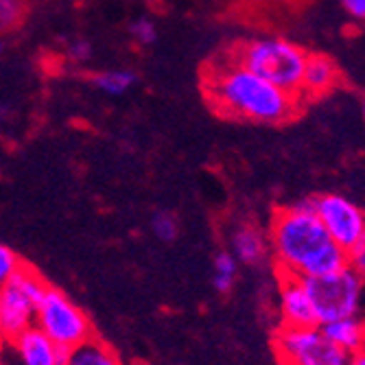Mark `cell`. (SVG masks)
<instances>
[{
  "mask_svg": "<svg viewBox=\"0 0 365 365\" xmlns=\"http://www.w3.org/2000/svg\"><path fill=\"white\" fill-rule=\"evenodd\" d=\"M319 328L330 341L337 348L346 350L348 354H354L365 348V319L361 315L341 317L335 322H328Z\"/></svg>",
  "mask_w": 365,
  "mask_h": 365,
  "instance_id": "4fadbf2b",
  "label": "cell"
},
{
  "mask_svg": "<svg viewBox=\"0 0 365 365\" xmlns=\"http://www.w3.org/2000/svg\"><path fill=\"white\" fill-rule=\"evenodd\" d=\"M151 230H153L155 239H160L164 243H173L180 235V221L169 210H155L151 217Z\"/></svg>",
  "mask_w": 365,
  "mask_h": 365,
  "instance_id": "ac0fdd59",
  "label": "cell"
},
{
  "mask_svg": "<svg viewBox=\"0 0 365 365\" xmlns=\"http://www.w3.org/2000/svg\"><path fill=\"white\" fill-rule=\"evenodd\" d=\"M5 48H7V44H5V40H3V38H0V55L5 53Z\"/></svg>",
  "mask_w": 365,
  "mask_h": 365,
  "instance_id": "4316f807",
  "label": "cell"
},
{
  "mask_svg": "<svg viewBox=\"0 0 365 365\" xmlns=\"http://www.w3.org/2000/svg\"><path fill=\"white\" fill-rule=\"evenodd\" d=\"M350 365H365V348L352 354V363Z\"/></svg>",
  "mask_w": 365,
  "mask_h": 365,
  "instance_id": "cb8c5ba5",
  "label": "cell"
},
{
  "mask_svg": "<svg viewBox=\"0 0 365 365\" xmlns=\"http://www.w3.org/2000/svg\"><path fill=\"white\" fill-rule=\"evenodd\" d=\"M280 365H350L352 354L337 348L319 326H282L274 339Z\"/></svg>",
  "mask_w": 365,
  "mask_h": 365,
  "instance_id": "52a82bcc",
  "label": "cell"
},
{
  "mask_svg": "<svg viewBox=\"0 0 365 365\" xmlns=\"http://www.w3.org/2000/svg\"><path fill=\"white\" fill-rule=\"evenodd\" d=\"M230 252L239 262L247 264V267H258L269 254V241L256 225L243 223L232 232Z\"/></svg>",
  "mask_w": 365,
  "mask_h": 365,
  "instance_id": "7c38bea8",
  "label": "cell"
},
{
  "mask_svg": "<svg viewBox=\"0 0 365 365\" xmlns=\"http://www.w3.org/2000/svg\"><path fill=\"white\" fill-rule=\"evenodd\" d=\"M313 208L328 237L341 250L350 252L365 237V210L337 192H324L313 197Z\"/></svg>",
  "mask_w": 365,
  "mask_h": 365,
  "instance_id": "ba28073f",
  "label": "cell"
},
{
  "mask_svg": "<svg viewBox=\"0 0 365 365\" xmlns=\"http://www.w3.org/2000/svg\"><path fill=\"white\" fill-rule=\"evenodd\" d=\"M341 81V71L324 53H311L307 55L302 83H300V98L302 101H313V98H322L333 92Z\"/></svg>",
  "mask_w": 365,
  "mask_h": 365,
  "instance_id": "30bf717a",
  "label": "cell"
},
{
  "mask_svg": "<svg viewBox=\"0 0 365 365\" xmlns=\"http://www.w3.org/2000/svg\"><path fill=\"white\" fill-rule=\"evenodd\" d=\"M267 241L280 276L315 278L335 274L350 264L348 252L328 237L317 219L313 197L278 208L269 223Z\"/></svg>",
  "mask_w": 365,
  "mask_h": 365,
  "instance_id": "6da1fadb",
  "label": "cell"
},
{
  "mask_svg": "<svg viewBox=\"0 0 365 365\" xmlns=\"http://www.w3.org/2000/svg\"><path fill=\"white\" fill-rule=\"evenodd\" d=\"M307 51L284 38H258L232 46L227 57L245 66L254 75L300 96Z\"/></svg>",
  "mask_w": 365,
  "mask_h": 365,
  "instance_id": "3957f363",
  "label": "cell"
},
{
  "mask_svg": "<svg viewBox=\"0 0 365 365\" xmlns=\"http://www.w3.org/2000/svg\"><path fill=\"white\" fill-rule=\"evenodd\" d=\"M46 287V280L26 262L0 287V326L7 341L36 324V313Z\"/></svg>",
  "mask_w": 365,
  "mask_h": 365,
  "instance_id": "8992f818",
  "label": "cell"
},
{
  "mask_svg": "<svg viewBox=\"0 0 365 365\" xmlns=\"http://www.w3.org/2000/svg\"><path fill=\"white\" fill-rule=\"evenodd\" d=\"M363 118H365V98H363Z\"/></svg>",
  "mask_w": 365,
  "mask_h": 365,
  "instance_id": "83f0119b",
  "label": "cell"
},
{
  "mask_svg": "<svg viewBox=\"0 0 365 365\" xmlns=\"http://www.w3.org/2000/svg\"><path fill=\"white\" fill-rule=\"evenodd\" d=\"M5 341H7V337H5V333H3V326H0V348L5 346Z\"/></svg>",
  "mask_w": 365,
  "mask_h": 365,
  "instance_id": "484cf974",
  "label": "cell"
},
{
  "mask_svg": "<svg viewBox=\"0 0 365 365\" xmlns=\"http://www.w3.org/2000/svg\"><path fill=\"white\" fill-rule=\"evenodd\" d=\"M63 365H123V363L106 341L90 337L88 341L66 352Z\"/></svg>",
  "mask_w": 365,
  "mask_h": 365,
  "instance_id": "5bb4252c",
  "label": "cell"
},
{
  "mask_svg": "<svg viewBox=\"0 0 365 365\" xmlns=\"http://www.w3.org/2000/svg\"><path fill=\"white\" fill-rule=\"evenodd\" d=\"M348 262L352 264V267L361 274L363 278V284H365V237L359 241V245L354 250L348 252Z\"/></svg>",
  "mask_w": 365,
  "mask_h": 365,
  "instance_id": "44dd1931",
  "label": "cell"
},
{
  "mask_svg": "<svg viewBox=\"0 0 365 365\" xmlns=\"http://www.w3.org/2000/svg\"><path fill=\"white\" fill-rule=\"evenodd\" d=\"M280 319L291 328H309L317 326L309 293L300 278L280 276Z\"/></svg>",
  "mask_w": 365,
  "mask_h": 365,
  "instance_id": "8fae6325",
  "label": "cell"
},
{
  "mask_svg": "<svg viewBox=\"0 0 365 365\" xmlns=\"http://www.w3.org/2000/svg\"><path fill=\"white\" fill-rule=\"evenodd\" d=\"M341 7L352 20L365 22V0H341Z\"/></svg>",
  "mask_w": 365,
  "mask_h": 365,
  "instance_id": "603a6c76",
  "label": "cell"
},
{
  "mask_svg": "<svg viewBox=\"0 0 365 365\" xmlns=\"http://www.w3.org/2000/svg\"><path fill=\"white\" fill-rule=\"evenodd\" d=\"M204 94L217 114L258 125H282L295 118L302 106L300 96L254 75L227 55L204 73Z\"/></svg>",
  "mask_w": 365,
  "mask_h": 365,
  "instance_id": "7a4b0ae2",
  "label": "cell"
},
{
  "mask_svg": "<svg viewBox=\"0 0 365 365\" xmlns=\"http://www.w3.org/2000/svg\"><path fill=\"white\" fill-rule=\"evenodd\" d=\"M9 116V106L7 103H3V101H0V120H3V118H7Z\"/></svg>",
  "mask_w": 365,
  "mask_h": 365,
  "instance_id": "d4e9b609",
  "label": "cell"
},
{
  "mask_svg": "<svg viewBox=\"0 0 365 365\" xmlns=\"http://www.w3.org/2000/svg\"><path fill=\"white\" fill-rule=\"evenodd\" d=\"M90 55H92V44L86 40H75L68 46V57L73 61H86V59H90Z\"/></svg>",
  "mask_w": 365,
  "mask_h": 365,
  "instance_id": "7402d4cb",
  "label": "cell"
},
{
  "mask_svg": "<svg viewBox=\"0 0 365 365\" xmlns=\"http://www.w3.org/2000/svg\"><path fill=\"white\" fill-rule=\"evenodd\" d=\"M129 36L134 38L138 44L149 46V44H153L155 38H158V29H155V24H153L151 20L138 18V20H134V22L129 24Z\"/></svg>",
  "mask_w": 365,
  "mask_h": 365,
  "instance_id": "ffe728a7",
  "label": "cell"
},
{
  "mask_svg": "<svg viewBox=\"0 0 365 365\" xmlns=\"http://www.w3.org/2000/svg\"><path fill=\"white\" fill-rule=\"evenodd\" d=\"M317 319V326L335 322L341 317L361 315L365 300V284L361 274L346 264L344 269L315 278H300Z\"/></svg>",
  "mask_w": 365,
  "mask_h": 365,
  "instance_id": "277c9868",
  "label": "cell"
},
{
  "mask_svg": "<svg viewBox=\"0 0 365 365\" xmlns=\"http://www.w3.org/2000/svg\"><path fill=\"white\" fill-rule=\"evenodd\" d=\"M138 81L136 73L131 71H103L92 77L94 88H98L101 92L110 94V96H120L127 90L134 88V83Z\"/></svg>",
  "mask_w": 365,
  "mask_h": 365,
  "instance_id": "2e32d148",
  "label": "cell"
},
{
  "mask_svg": "<svg viewBox=\"0 0 365 365\" xmlns=\"http://www.w3.org/2000/svg\"><path fill=\"white\" fill-rule=\"evenodd\" d=\"M239 276V260L232 256V252H219L212 260V287L217 293L225 295L235 289Z\"/></svg>",
  "mask_w": 365,
  "mask_h": 365,
  "instance_id": "9a60e30c",
  "label": "cell"
},
{
  "mask_svg": "<svg viewBox=\"0 0 365 365\" xmlns=\"http://www.w3.org/2000/svg\"><path fill=\"white\" fill-rule=\"evenodd\" d=\"M22 260L20 256L5 243H0V287H3L20 267H22Z\"/></svg>",
  "mask_w": 365,
  "mask_h": 365,
  "instance_id": "d6986e66",
  "label": "cell"
},
{
  "mask_svg": "<svg viewBox=\"0 0 365 365\" xmlns=\"http://www.w3.org/2000/svg\"><path fill=\"white\" fill-rule=\"evenodd\" d=\"M33 326H38L46 337H51L63 350H73L75 346L94 337L92 322L86 311L73 297L51 284L42 295Z\"/></svg>",
  "mask_w": 365,
  "mask_h": 365,
  "instance_id": "5b68a950",
  "label": "cell"
},
{
  "mask_svg": "<svg viewBox=\"0 0 365 365\" xmlns=\"http://www.w3.org/2000/svg\"><path fill=\"white\" fill-rule=\"evenodd\" d=\"M22 365H63L66 352L51 337H46L38 326L22 330L20 335L9 339Z\"/></svg>",
  "mask_w": 365,
  "mask_h": 365,
  "instance_id": "9c48e42d",
  "label": "cell"
},
{
  "mask_svg": "<svg viewBox=\"0 0 365 365\" xmlns=\"http://www.w3.org/2000/svg\"><path fill=\"white\" fill-rule=\"evenodd\" d=\"M26 18V0H0V36L16 31Z\"/></svg>",
  "mask_w": 365,
  "mask_h": 365,
  "instance_id": "e0dca14e",
  "label": "cell"
}]
</instances>
